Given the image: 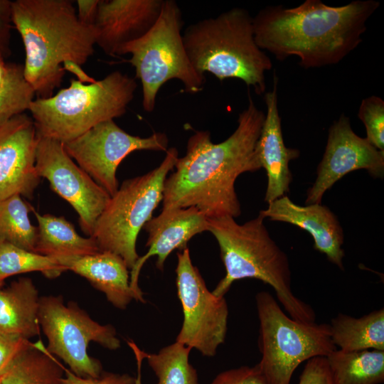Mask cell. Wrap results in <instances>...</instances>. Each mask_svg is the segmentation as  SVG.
<instances>
[{
  "label": "cell",
  "mask_w": 384,
  "mask_h": 384,
  "mask_svg": "<svg viewBox=\"0 0 384 384\" xmlns=\"http://www.w3.org/2000/svg\"><path fill=\"white\" fill-rule=\"evenodd\" d=\"M265 118L249 93L247 107L225 140L213 143L207 130L192 134L186 154L164 181L162 210L195 207L208 219L240 215L235 183L240 174L261 169L255 146Z\"/></svg>",
  "instance_id": "obj_1"
},
{
  "label": "cell",
  "mask_w": 384,
  "mask_h": 384,
  "mask_svg": "<svg viewBox=\"0 0 384 384\" xmlns=\"http://www.w3.org/2000/svg\"><path fill=\"white\" fill-rule=\"evenodd\" d=\"M380 5L375 0L340 6L306 0L294 8L269 6L252 19L255 41L277 60L297 56L306 69L335 65L361 43L366 23Z\"/></svg>",
  "instance_id": "obj_2"
},
{
  "label": "cell",
  "mask_w": 384,
  "mask_h": 384,
  "mask_svg": "<svg viewBox=\"0 0 384 384\" xmlns=\"http://www.w3.org/2000/svg\"><path fill=\"white\" fill-rule=\"evenodd\" d=\"M12 23L25 48V79L38 98L53 95L65 70L61 64L82 65L94 53V27L83 25L69 0H16Z\"/></svg>",
  "instance_id": "obj_3"
},
{
  "label": "cell",
  "mask_w": 384,
  "mask_h": 384,
  "mask_svg": "<svg viewBox=\"0 0 384 384\" xmlns=\"http://www.w3.org/2000/svg\"><path fill=\"white\" fill-rule=\"evenodd\" d=\"M264 219L260 213L243 224L230 216L208 219V231L218 243L225 268V277L212 292L224 297L235 281L257 279L272 287L290 317L314 323L315 311L294 294L288 257L271 238Z\"/></svg>",
  "instance_id": "obj_4"
},
{
  "label": "cell",
  "mask_w": 384,
  "mask_h": 384,
  "mask_svg": "<svg viewBox=\"0 0 384 384\" xmlns=\"http://www.w3.org/2000/svg\"><path fill=\"white\" fill-rule=\"evenodd\" d=\"M252 19L247 10L236 7L189 25L182 37L194 68L219 80L240 79L257 95L265 93V73L272 63L255 41Z\"/></svg>",
  "instance_id": "obj_5"
},
{
  "label": "cell",
  "mask_w": 384,
  "mask_h": 384,
  "mask_svg": "<svg viewBox=\"0 0 384 384\" xmlns=\"http://www.w3.org/2000/svg\"><path fill=\"white\" fill-rule=\"evenodd\" d=\"M137 87L134 78L115 70L87 85L72 80L55 95L33 100L28 110L39 135L65 143L122 116Z\"/></svg>",
  "instance_id": "obj_6"
},
{
  "label": "cell",
  "mask_w": 384,
  "mask_h": 384,
  "mask_svg": "<svg viewBox=\"0 0 384 384\" xmlns=\"http://www.w3.org/2000/svg\"><path fill=\"white\" fill-rule=\"evenodd\" d=\"M182 13L174 0H164L161 14L152 28L141 38L123 46L117 55L130 53L129 62L135 68L142 86V106L154 111L157 94L172 79L180 80L185 91L197 93L206 83L186 52L181 29Z\"/></svg>",
  "instance_id": "obj_7"
},
{
  "label": "cell",
  "mask_w": 384,
  "mask_h": 384,
  "mask_svg": "<svg viewBox=\"0 0 384 384\" xmlns=\"http://www.w3.org/2000/svg\"><path fill=\"white\" fill-rule=\"evenodd\" d=\"M260 322L258 363L267 384H290L297 368L336 349L329 324L303 323L288 316L268 292L255 295Z\"/></svg>",
  "instance_id": "obj_8"
},
{
  "label": "cell",
  "mask_w": 384,
  "mask_h": 384,
  "mask_svg": "<svg viewBox=\"0 0 384 384\" xmlns=\"http://www.w3.org/2000/svg\"><path fill=\"white\" fill-rule=\"evenodd\" d=\"M166 152L159 166L123 181L110 197L90 236L100 251L119 255L129 270L139 257L136 248L138 234L162 201L164 181L178 158L175 147Z\"/></svg>",
  "instance_id": "obj_9"
},
{
  "label": "cell",
  "mask_w": 384,
  "mask_h": 384,
  "mask_svg": "<svg viewBox=\"0 0 384 384\" xmlns=\"http://www.w3.org/2000/svg\"><path fill=\"white\" fill-rule=\"evenodd\" d=\"M38 320L48 339L47 351L80 377L98 378L102 373L101 363L88 354L90 342L110 350L120 347L113 326L94 321L74 302L65 304L60 295L40 297Z\"/></svg>",
  "instance_id": "obj_10"
},
{
  "label": "cell",
  "mask_w": 384,
  "mask_h": 384,
  "mask_svg": "<svg viewBox=\"0 0 384 384\" xmlns=\"http://www.w3.org/2000/svg\"><path fill=\"white\" fill-rule=\"evenodd\" d=\"M177 258L176 283L183 321L176 341L198 350L203 356H214L228 331L226 300L208 289L192 263L188 247L179 251Z\"/></svg>",
  "instance_id": "obj_11"
},
{
  "label": "cell",
  "mask_w": 384,
  "mask_h": 384,
  "mask_svg": "<svg viewBox=\"0 0 384 384\" xmlns=\"http://www.w3.org/2000/svg\"><path fill=\"white\" fill-rule=\"evenodd\" d=\"M63 144L78 166L112 196L119 188L116 172L122 160L135 151H166L169 139L161 132L133 136L110 119Z\"/></svg>",
  "instance_id": "obj_12"
},
{
  "label": "cell",
  "mask_w": 384,
  "mask_h": 384,
  "mask_svg": "<svg viewBox=\"0 0 384 384\" xmlns=\"http://www.w3.org/2000/svg\"><path fill=\"white\" fill-rule=\"evenodd\" d=\"M36 169L53 191L79 215L85 234L91 236L96 222L110 201V194L67 154L63 144L38 134Z\"/></svg>",
  "instance_id": "obj_13"
},
{
  "label": "cell",
  "mask_w": 384,
  "mask_h": 384,
  "mask_svg": "<svg viewBox=\"0 0 384 384\" xmlns=\"http://www.w3.org/2000/svg\"><path fill=\"white\" fill-rule=\"evenodd\" d=\"M366 169L374 178L384 176V151L352 129L342 114L329 129L326 149L317 167L316 178L306 192V205L321 203L326 191L347 174Z\"/></svg>",
  "instance_id": "obj_14"
},
{
  "label": "cell",
  "mask_w": 384,
  "mask_h": 384,
  "mask_svg": "<svg viewBox=\"0 0 384 384\" xmlns=\"http://www.w3.org/2000/svg\"><path fill=\"white\" fill-rule=\"evenodd\" d=\"M38 133L24 112L0 124V201L14 195L32 198L41 177L36 169Z\"/></svg>",
  "instance_id": "obj_15"
},
{
  "label": "cell",
  "mask_w": 384,
  "mask_h": 384,
  "mask_svg": "<svg viewBox=\"0 0 384 384\" xmlns=\"http://www.w3.org/2000/svg\"><path fill=\"white\" fill-rule=\"evenodd\" d=\"M148 233V251L139 257L130 271V287L135 300L145 302L139 287L140 271L147 260L156 256V266L162 271L167 257L176 249L182 251L196 235L208 231V218L195 207L162 210L143 227Z\"/></svg>",
  "instance_id": "obj_16"
},
{
  "label": "cell",
  "mask_w": 384,
  "mask_h": 384,
  "mask_svg": "<svg viewBox=\"0 0 384 384\" xmlns=\"http://www.w3.org/2000/svg\"><path fill=\"white\" fill-rule=\"evenodd\" d=\"M164 0H100L94 25L96 44L117 55L125 44L146 34L156 23Z\"/></svg>",
  "instance_id": "obj_17"
},
{
  "label": "cell",
  "mask_w": 384,
  "mask_h": 384,
  "mask_svg": "<svg viewBox=\"0 0 384 384\" xmlns=\"http://www.w3.org/2000/svg\"><path fill=\"white\" fill-rule=\"evenodd\" d=\"M260 214L270 220L288 223L308 232L314 240V249L343 270V231L336 215L328 207L321 203L299 206L284 196L270 203Z\"/></svg>",
  "instance_id": "obj_18"
},
{
  "label": "cell",
  "mask_w": 384,
  "mask_h": 384,
  "mask_svg": "<svg viewBox=\"0 0 384 384\" xmlns=\"http://www.w3.org/2000/svg\"><path fill=\"white\" fill-rule=\"evenodd\" d=\"M277 85L278 78L274 73L272 90L265 94L267 114L255 146L261 168L265 169L267 176L265 196L267 204L289 192L292 181L289 164L300 154L298 149L287 147L284 142L278 110Z\"/></svg>",
  "instance_id": "obj_19"
},
{
  "label": "cell",
  "mask_w": 384,
  "mask_h": 384,
  "mask_svg": "<svg viewBox=\"0 0 384 384\" xmlns=\"http://www.w3.org/2000/svg\"><path fill=\"white\" fill-rule=\"evenodd\" d=\"M53 259L65 271L70 270L88 280L116 308L124 309L135 299L130 287L129 269L118 255L100 251L90 255Z\"/></svg>",
  "instance_id": "obj_20"
},
{
  "label": "cell",
  "mask_w": 384,
  "mask_h": 384,
  "mask_svg": "<svg viewBox=\"0 0 384 384\" xmlns=\"http://www.w3.org/2000/svg\"><path fill=\"white\" fill-rule=\"evenodd\" d=\"M39 304L38 291L28 277L0 288V331L28 340L39 335Z\"/></svg>",
  "instance_id": "obj_21"
},
{
  "label": "cell",
  "mask_w": 384,
  "mask_h": 384,
  "mask_svg": "<svg viewBox=\"0 0 384 384\" xmlns=\"http://www.w3.org/2000/svg\"><path fill=\"white\" fill-rule=\"evenodd\" d=\"M32 211L38 221L34 252L55 258L80 257L100 252L92 237L80 236L74 226L63 217L41 215L33 208Z\"/></svg>",
  "instance_id": "obj_22"
},
{
  "label": "cell",
  "mask_w": 384,
  "mask_h": 384,
  "mask_svg": "<svg viewBox=\"0 0 384 384\" xmlns=\"http://www.w3.org/2000/svg\"><path fill=\"white\" fill-rule=\"evenodd\" d=\"M329 325L332 342L340 350L384 351L383 308L359 318L340 313Z\"/></svg>",
  "instance_id": "obj_23"
},
{
  "label": "cell",
  "mask_w": 384,
  "mask_h": 384,
  "mask_svg": "<svg viewBox=\"0 0 384 384\" xmlns=\"http://www.w3.org/2000/svg\"><path fill=\"white\" fill-rule=\"evenodd\" d=\"M65 368L39 341L30 343L0 377V384H63Z\"/></svg>",
  "instance_id": "obj_24"
},
{
  "label": "cell",
  "mask_w": 384,
  "mask_h": 384,
  "mask_svg": "<svg viewBox=\"0 0 384 384\" xmlns=\"http://www.w3.org/2000/svg\"><path fill=\"white\" fill-rule=\"evenodd\" d=\"M326 358L334 384H380L384 381V351L336 348Z\"/></svg>",
  "instance_id": "obj_25"
},
{
  "label": "cell",
  "mask_w": 384,
  "mask_h": 384,
  "mask_svg": "<svg viewBox=\"0 0 384 384\" xmlns=\"http://www.w3.org/2000/svg\"><path fill=\"white\" fill-rule=\"evenodd\" d=\"M32 210L18 194L0 201V242L34 252L38 228L28 217Z\"/></svg>",
  "instance_id": "obj_26"
},
{
  "label": "cell",
  "mask_w": 384,
  "mask_h": 384,
  "mask_svg": "<svg viewBox=\"0 0 384 384\" xmlns=\"http://www.w3.org/2000/svg\"><path fill=\"white\" fill-rule=\"evenodd\" d=\"M191 350L175 341L156 353H146L145 358L157 378L156 384H198L197 372L189 363Z\"/></svg>",
  "instance_id": "obj_27"
},
{
  "label": "cell",
  "mask_w": 384,
  "mask_h": 384,
  "mask_svg": "<svg viewBox=\"0 0 384 384\" xmlns=\"http://www.w3.org/2000/svg\"><path fill=\"white\" fill-rule=\"evenodd\" d=\"M31 272L55 278L65 270L53 258L0 242V287L11 276Z\"/></svg>",
  "instance_id": "obj_28"
},
{
  "label": "cell",
  "mask_w": 384,
  "mask_h": 384,
  "mask_svg": "<svg viewBox=\"0 0 384 384\" xmlns=\"http://www.w3.org/2000/svg\"><path fill=\"white\" fill-rule=\"evenodd\" d=\"M35 92L24 77L23 65L9 63L6 80L0 86V124L28 110Z\"/></svg>",
  "instance_id": "obj_29"
},
{
  "label": "cell",
  "mask_w": 384,
  "mask_h": 384,
  "mask_svg": "<svg viewBox=\"0 0 384 384\" xmlns=\"http://www.w3.org/2000/svg\"><path fill=\"white\" fill-rule=\"evenodd\" d=\"M358 117L366 129V139L380 151H384V101L372 95L361 101Z\"/></svg>",
  "instance_id": "obj_30"
},
{
  "label": "cell",
  "mask_w": 384,
  "mask_h": 384,
  "mask_svg": "<svg viewBox=\"0 0 384 384\" xmlns=\"http://www.w3.org/2000/svg\"><path fill=\"white\" fill-rule=\"evenodd\" d=\"M210 384H267L258 363L252 367L241 366L219 373Z\"/></svg>",
  "instance_id": "obj_31"
},
{
  "label": "cell",
  "mask_w": 384,
  "mask_h": 384,
  "mask_svg": "<svg viewBox=\"0 0 384 384\" xmlns=\"http://www.w3.org/2000/svg\"><path fill=\"white\" fill-rule=\"evenodd\" d=\"M30 343L28 339L0 331V377Z\"/></svg>",
  "instance_id": "obj_32"
},
{
  "label": "cell",
  "mask_w": 384,
  "mask_h": 384,
  "mask_svg": "<svg viewBox=\"0 0 384 384\" xmlns=\"http://www.w3.org/2000/svg\"><path fill=\"white\" fill-rule=\"evenodd\" d=\"M298 384H334L326 357L317 356L308 360Z\"/></svg>",
  "instance_id": "obj_33"
},
{
  "label": "cell",
  "mask_w": 384,
  "mask_h": 384,
  "mask_svg": "<svg viewBox=\"0 0 384 384\" xmlns=\"http://www.w3.org/2000/svg\"><path fill=\"white\" fill-rule=\"evenodd\" d=\"M135 378L129 374L102 373L98 378H82L65 368L63 384H134Z\"/></svg>",
  "instance_id": "obj_34"
},
{
  "label": "cell",
  "mask_w": 384,
  "mask_h": 384,
  "mask_svg": "<svg viewBox=\"0 0 384 384\" xmlns=\"http://www.w3.org/2000/svg\"><path fill=\"white\" fill-rule=\"evenodd\" d=\"M11 4L9 0H0V55H9L11 28Z\"/></svg>",
  "instance_id": "obj_35"
},
{
  "label": "cell",
  "mask_w": 384,
  "mask_h": 384,
  "mask_svg": "<svg viewBox=\"0 0 384 384\" xmlns=\"http://www.w3.org/2000/svg\"><path fill=\"white\" fill-rule=\"evenodd\" d=\"M100 0H78V20L83 25L94 27Z\"/></svg>",
  "instance_id": "obj_36"
},
{
  "label": "cell",
  "mask_w": 384,
  "mask_h": 384,
  "mask_svg": "<svg viewBox=\"0 0 384 384\" xmlns=\"http://www.w3.org/2000/svg\"><path fill=\"white\" fill-rule=\"evenodd\" d=\"M127 344L132 348L136 358L137 367V375L135 378L134 384H142V366L143 360L146 357V353L142 351L137 345L134 341H127Z\"/></svg>",
  "instance_id": "obj_37"
},
{
  "label": "cell",
  "mask_w": 384,
  "mask_h": 384,
  "mask_svg": "<svg viewBox=\"0 0 384 384\" xmlns=\"http://www.w3.org/2000/svg\"><path fill=\"white\" fill-rule=\"evenodd\" d=\"M63 69L73 73L78 78V80L81 82L92 83L95 80L88 76L82 69L81 66L73 62H68L63 64Z\"/></svg>",
  "instance_id": "obj_38"
},
{
  "label": "cell",
  "mask_w": 384,
  "mask_h": 384,
  "mask_svg": "<svg viewBox=\"0 0 384 384\" xmlns=\"http://www.w3.org/2000/svg\"><path fill=\"white\" fill-rule=\"evenodd\" d=\"M8 72V64L5 63L4 58L0 55V86L4 82Z\"/></svg>",
  "instance_id": "obj_39"
}]
</instances>
